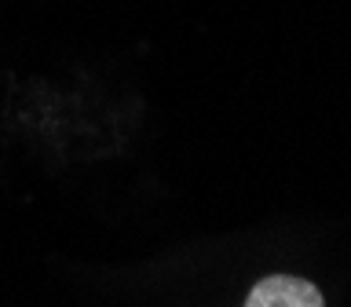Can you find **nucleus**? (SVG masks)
I'll use <instances>...</instances> for the list:
<instances>
[{"label": "nucleus", "mask_w": 351, "mask_h": 307, "mask_svg": "<svg viewBox=\"0 0 351 307\" xmlns=\"http://www.w3.org/2000/svg\"><path fill=\"white\" fill-rule=\"evenodd\" d=\"M245 307H326V300L307 278L271 274V278L252 285V293L245 296Z\"/></svg>", "instance_id": "nucleus-1"}]
</instances>
